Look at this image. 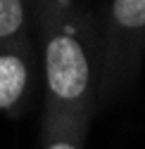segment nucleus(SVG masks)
<instances>
[{"mask_svg": "<svg viewBox=\"0 0 145 149\" xmlns=\"http://www.w3.org/2000/svg\"><path fill=\"white\" fill-rule=\"evenodd\" d=\"M45 73L48 88L57 100H79L90 78L88 57L74 36H55L45 47Z\"/></svg>", "mask_w": 145, "mask_h": 149, "instance_id": "obj_1", "label": "nucleus"}, {"mask_svg": "<svg viewBox=\"0 0 145 149\" xmlns=\"http://www.w3.org/2000/svg\"><path fill=\"white\" fill-rule=\"evenodd\" d=\"M29 83V69L19 54H0V111L22 100Z\"/></svg>", "mask_w": 145, "mask_h": 149, "instance_id": "obj_2", "label": "nucleus"}, {"mask_svg": "<svg viewBox=\"0 0 145 149\" xmlns=\"http://www.w3.org/2000/svg\"><path fill=\"white\" fill-rule=\"evenodd\" d=\"M112 12L114 19L126 29L145 26V0H114Z\"/></svg>", "mask_w": 145, "mask_h": 149, "instance_id": "obj_3", "label": "nucleus"}, {"mask_svg": "<svg viewBox=\"0 0 145 149\" xmlns=\"http://www.w3.org/2000/svg\"><path fill=\"white\" fill-rule=\"evenodd\" d=\"M24 24L22 0H0V38H10Z\"/></svg>", "mask_w": 145, "mask_h": 149, "instance_id": "obj_4", "label": "nucleus"}, {"mask_svg": "<svg viewBox=\"0 0 145 149\" xmlns=\"http://www.w3.org/2000/svg\"><path fill=\"white\" fill-rule=\"evenodd\" d=\"M48 149H79V147L71 144V142H52Z\"/></svg>", "mask_w": 145, "mask_h": 149, "instance_id": "obj_5", "label": "nucleus"}]
</instances>
